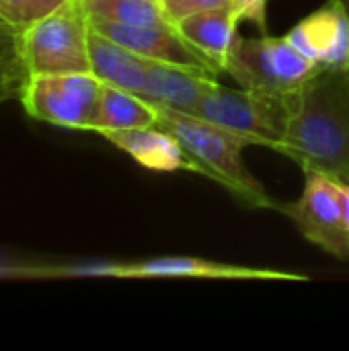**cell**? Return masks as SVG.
<instances>
[{
    "label": "cell",
    "instance_id": "obj_10",
    "mask_svg": "<svg viewBox=\"0 0 349 351\" xmlns=\"http://www.w3.org/2000/svg\"><path fill=\"white\" fill-rule=\"evenodd\" d=\"M117 278H202V280H241V282H309V276L278 269H259L208 261L195 257H158L130 265H117Z\"/></svg>",
    "mask_w": 349,
    "mask_h": 351
},
{
    "label": "cell",
    "instance_id": "obj_2",
    "mask_svg": "<svg viewBox=\"0 0 349 351\" xmlns=\"http://www.w3.org/2000/svg\"><path fill=\"white\" fill-rule=\"evenodd\" d=\"M154 107L158 111L156 128L169 132L181 144L185 154L197 167V175L216 181L249 208L278 210V204L243 160V148L249 146L243 138L206 119L160 105Z\"/></svg>",
    "mask_w": 349,
    "mask_h": 351
},
{
    "label": "cell",
    "instance_id": "obj_20",
    "mask_svg": "<svg viewBox=\"0 0 349 351\" xmlns=\"http://www.w3.org/2000/svg\"><path fill=\"white\" fill-rule=\"evenodd\" d=\"M228 8H230L232 19L237 21V25L249 21V23H255L257 27L265 29L267 0H232Z\"/></svg>",
    "mask_w": 349,
    "mask_h": 351
},
{
    "label": "cell",
    "instance_id": "obj_17",
    "mask_svg": "<svg viewBox=\"0 0 349 351\" xmlns=\"http://www.w3.org/2000/svg\"><path fill=\"white\" fill-rule=\"evenodd\" d=\"M21 31L0 21V105L10 99H21L29 78L21 49Z\"/></svg>",
    "mask_w": 349,
    "mask_h": 351
},
{
    "label": "cell",
    "instance_id": "obj_1",
    "mask_svg": "<svg viewBox=\"0 0 349 351\" xmlns=\"http://www.w3.org/2000/svg\"><path fill=\"white\" fill-rule=\"evenodd\" d=\"M302 171L349 183V74L323 70L290 95L288 134L280 148Z\"/></svg>",
    "mask_w": 349,
    "mask_h": 351
},
{
    "label": "cell",
    "instance_id": "obj_21",
    "mask_svg": "<svg viewBox=\"0 0 349 351\" xmlns=\"http://www.w3.org/2000/svg\"><path fill=\"white\" fill-rule=\"evenodd\" d=\"M339 195H341V208H344V226H346V239L349 247V183L339 181Z\"/></svg>",
    "mask_w": 349,
    "mask_h": 351
},
{
    "label": "cell",
    "instance_id": "obj_13",
    "mask_svg": "<svg viewBox=\"0 0 349 351\" xmlns=\"http://www.w3.org/2000/svg\"><path fill=\"white\" fill-rule=\"evenodd\" d=\"M91 72L105 84L123 88L136 97L142 95L146 84L148 58H142L128 47L111 41L91 27L88 35Z\"/></svg>",
    "mask_w": 349,
    "mask_h": 351
},
{
    "label": "cell",
    "instance_id": "obj_7",
    "mask_svg": "<svg viewBox=\"0 0 349 351\" xmlns=\"http://www.w3.org/2000/svg\"><path fill=\"white\" fill-rule=\"evenodd\" d=\"M278 212H284L300 234L325 253L341 261L349 259L337 179L317 171H304V191L300 199L278 206Z\"/></svg>",
    "mask_w": 349,
    "mask_h": 351
},
{
    "label": "cell",
    "instance_id": "obj_22",
    "mask_svg": "<svg viewBox=\"0 0 349 351\" xmlns=\"http://www.w3.org/2000/svg\"><path fill=\"white\" fill-rule=\"evenodd\" d=\"M344 2V6H346V10H348V16H349V0H341ZM348 74H349V68H348Z\"/></svg>",
    "mask_w": 349,
    "mask_h": 351
},
{
    "label": "cell",
    "instance_id": "obj_8",
    "mask_svg": "<svg viewBox=\"0 0 349 351\" xmlns=\"http://www.w3.org/2000/svg\"><path fill=\"white\" fill-rule=\"evenodd\" d=\"M91 27L142 58L218 76V70L183 37L177 25H119L91 19Z\"/></svg>",
    "mask_w": 349,
    "mask_h": 351
},
{
    "label": "cell",
    "instance_id": "obj_11",
    "mask_svg": "<svg viewBox=\"0 0 349 351\" xmlns=\"http://www.w3.org/2000/svg\"><path fill=\"white\" fill-rule=\"evenodd\" d=\"M218 80V76L173 66L156 60H148L146 84L140 95L150 105L169 107L187 115H193L202 95Z\"/></svg>",
    "mask_w": 349,
    "mask_h": 351
},
{
    "label": "cell",
    "instance_id": "obj_4",
    "mask_svg": "<svg viewBox=\"0 0 349 351\" xmlns=\"http://www.w3.org/2000/svg\"><path fill=\"white\" fill-rule=\"evenodd\" d=\"M224 72L237 80L241 88L290 97L298 93L319 70L288 37H237Z\"/></svg>",
    "mask_w": 349,
    "mask_h": 351
},
{
    "label": "cell",
    "instance_id": "obj_19",
    "mask_svg": "<svg viewBox=\"0 0 349 351\" xmlns=\"http://www.w3.org/2000/svg\"><path fill=\"white\" fill-rule=\"evenodd\" d=\"M167 14L171 16V21L177 25L181 19L200 12V10H210V8H226L230 6L232 0H160Z\"/></svg>",
    "mask_w": 349,
    "mask_h": 351
},
{
    "label": "cell",
    "instance_id": "obj_16",
    "mask_svg": "<svg viewBox=\"0 0 349 351\" xmlns=\"http://www.w3.org/2000/svg\"><path fill=\"white\" fill-rule=\"evenodd\" d=\"M88 19L119 25H175L160 0H82Z\"/></svg>",
    "mask_w": 349,
    "mask_h": 351
},
{
    "label": "cell",
    "instance_id": "obj_12",
    "mask_svg": "<svg viewBox=\"0 0 349 351\" xmlns=\"http://www.w3.org/2000/svg\"><path fill=\"white\" fill-rule=\"evenodd\" d=\"M113 146L130 154L138 165L156 171V173H173V171H189L197 173L193 160L185 154L181 144L165 130L152 128H132V130H113L101 134Z\"/></svg>",
    "mask_w": 349,
    "mask_h": 351
},
{
    "label": "cell",
    "instance_id": "obj_6",
    "mask_svg": "<svg viewBox=\"0 0 349 351\" xmlns=\"http://www.w3.org/2000/svg\"><path fill=\"white\" fill-rule=\"evenodd\" d=\"M103 82L93 72L29 74L21 101L25 111L51 125L93 130Z\"/></svg>",
    "mask_w": 349,
    "mask_h": 351
},
{
    "label": "cell",
    "instance_id": "obj_3",
    "mask_svg": "<svg viewBox=\"0 0 349 351\" xmlns=\"http://www.w3.org/2000/svg\"><path fill=\"white\" fill-rule=\"evenodd\" d=\"M193 117L243 138L249 146H267L280 152L288 134L290 97L226 88L216 80L202 95Z\"/></svg>",
    "mask_w": 349,
    "mask_h": 351
},
{
    "label": "cell",
    "instance_id": "obj_5",
    "mask_svg": "<svg viewBox=\"0 0 349 351\" xmlns=\"http://www.w3.org/2000/svg\"><path fill=\"white\" fill-rule=\"evenodd\" d=\"M91 19L82 0H66L47 16L21 31V49L29 74L91 72Z\"/></svg>",
    "mask_w": 349,
    "mask_h": 351
},
{
    "label": "cell",
    "instance_id": "obj_14",
    "mask_svg": "<svg viewBox=\"0 0 349 351\" xmlns=\"http://www.w3.org/2000/svg\"><path fill=\"white\" fill-rule=\"evenodd\" d=\"M183 37L218 70L224 72L226 58L239 37L237 21L230 14V8H210L193 12L177 23Z\"/></svg>",
    "mask_w": 349,
    "mask_h": 351
},
{
    "label": "cell",
    "instance_id": "obj_18",
    "mask_svg": "<svg viewBox=\"0 0 349 351\" xmlns=\"http://www.w3.org/2000/svg\"><path fill=\"white\" fill-rule=\"evenodd\" d=\"M64 2L66 0H0V21L25 29L60 8Z\"/></svg>",
    "mask_w": 349,
    "mask_h": 351
},
{
    "label": "cell",
    "instance_id": "obj_9",
    "mask_svg": "<svg viewBox=\"0 0 349 351\" xmlns=\"http://www.w3.org/2000/svg\"><path fill=\"white\" fill-rule=\"evenodd\" d=\"M319 70L348 72L349 16L341 0H327L286 35Z\"/></svg>",
    "mask_w": 349,
    "mask_h": 351
},
{
    "label": "cell",
    "instance_id": "obj_15",
    "mask_svg": "<svg viewBox=\"0 0 349 351\" xmlns=\"http://www.w3.org/2000/svg\"><path fill=\"white\" fill-rule=\"evenodd\" d=\"M158 121V111L154 105L146 103L144 99L105 84L101 90L97 119L93 123V132L105 134L113 130H132V128H152Z\"/></svg>",
    "mask_w": 349,
    "mask_h": 351
}]
</instances>
